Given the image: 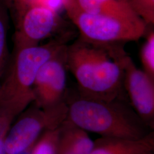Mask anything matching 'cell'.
I'll return each instance as SVG.
<instances>
[{
	"label": "cell",
	"instance_id": "obj_6",
	"mask_svg": "<svg viewBox=\"0 0 154 154\" xmlns=\"http://www.w3.org/2000/svg\"><path fill=\"white\" fill-rule=\"evenodd\" d=\"M15 18L14 50L39 45L61 32L64 26L58 14L41 5L25 6L11 9Z\"/></svg>",
	"mask_w": 154,
	"mask_h": 154
},
{
	"label": "cell",
	"instance_id": "obj_15",
	"mask_svg": "<svg viewBox=\"0 0 154 154\" xmlns=\"http://www.w3.org/2000/svg\"><path fill=\"white\" fill-rule=\"evenodd\" d=\"M132 11L147 25H154V0H126Z\"/></svg>",
	"mask_w": 154,
	"mask_h": 154
},
{
	"label": "cell",
	"instance_id": "obj_9",
	"mask_svg": "<svg viewBox=\"0 0 154 154\" xmlns=\"http://www.w3.org/2000/svg\"><path fill=\"white\" fill-rule=\"evenodd\" d=\"M154 132L132 139L100 137L94 141L91 154H147L153 152Z\"/></svg>",
	"mask_w": 154,
	"mask_h": 154
},
{
	"label": "cell",
	"instance_id": "obj_16",
	"mask_svg": "<svg viewBox=\"0 0 154 154\" xmlns=\"http://www.w3.org/2000/svg\"><path fill=\"white\" fill-rule=\"evenodd\" d=\"M0 154H7L6 151L5 138L0 137Z\"/></svg>",
	"mask_w": 154,
	"mask_h": 154
},
{
	"label": "cell",
	"instance_id": "obj_18",
	"mask_svg": "<svg viewBox=\"0 0 154 154\" xmlns=\"http://www.w3.org/2000/svg\"><path fill=\"white\" fill-rule=\"evenodd\" d=\"M154 154L153 152H151V153H149V154Z\"/></svg>",
	"mask_w": 154,
	"mask_h": 154
},
{
	"label": "cell",
	"instance_id": "obj_5",
	"mask_svg": "<svg viewBox=\"0 0 154 154\" xmlns=\"http://www.w3.org/2000/svg\"><path fill=\"white\" fill-rule=\"evenodd\" d=\"M66 103L49 109H42L33 102L12 124L5 139L7 154H17L32 147L47 130L61 126L66 120Z\"/></svg>",
	"mask_w": 154,
	"mask_h": 154
},
{
	"label": "cell",
	"instance_id": "obj_2",
	"mask_svg": "<svg viewBox=\"0 0 154 154\" xmlns=\"http://www.w3.org/2000/svg\"><path fill=\"white\" fill-rule=\"evenodd\" d=\"M72 33L65 32L43 45L14 50L0 83V109L15 118L34 102L33 86L39 68L66 46Z\"/></svg>",
	"mask_w": 154,
	"mask_h": 154
},
{
	"label": "cell",
	"instance_id": "obj_14",
	"mask_svg": "<svg viewBox=\"0 0 154 154\" xmlns=\"http://www.w3.org/2000/svg\"><path fill=\"white\" fill-rule=\"evenodd\" d=\"M146 39L140 51L143 70L154 79V30L146 32Z\"/></svg>",
	"mask_w": 154,
	"mask_h": 154
},
{
	"label": "cell",
	"instance_id": "obj_4",
	"mask_svg": "<svg viewBox=\"0 0 154 154\" xmlns=\"http://www.w3.org/2000/svg\"><path fill=\"white\" fill-rule=\"evenodd\" d=\"M65 9L86 41L98 44H123L138 41L147 30L144 22H132L82 11L69 0Z\"/></svg>",
	"mask_w": 154,
	"mask_h": 154
},
{
	"label": "cell",
	"instance_id": "obj_13",
	"mask_svg": "<svg viewBox=\"0 0 154 154\" xmlns=\"http://www.w3.org/2000/svg\"><path fill=\"white\" fill-rule=\"evenodd\" d=\"M59 127L43 132L34 144L31 154H57Z\"/></svg>",
	"mask_w": 154,
	"mask_h": 154
},
{
	"label": "cell",
	"instance_id": "obj_17",
	"mask_svg": "<svg viewBox=\"0 0 154 154\" xmlns=\"http://www.w3.org/2000/svg\"><path fill=\"white\" fill-rule=\"evenodd\" d=\"M33 146H32V147H31L30 148L28 149H26V150H25V151H23V152H20V153L17 154H31L32 149Z\"/></svg>",
	"mask_w": 154,
	"mask_h": 154
},
{
	"label": "cell",
	"instance_id": "obj_10",
	"mask_svg": "<svg viewBox=\"0 0 154 154\" xmlns=\"http://www.w3.org/2000/svg\"><path fill=\"white\" fill-rule=\"evenodd\" d=\"M94 141L88 132L65 120L59 127L57 154H91Z\"/></svg>",
	"mask_w": 154,
	"mask_h": 154
},
{
	"label": "cell",
	"instance_id": "obj_12",
	"mask_svg": "<svg viewBox=\"0 0 154 154\" xmlns=\"http://www.w3.org/2000/svg\"><path fill=\"white\" fill-rule=\"evenodd\" d=\"M9 11L4 0H0V83L8 65V31Z\"/></svg>",
	"mask_w": 154,
	"mask_h": 154
},
{
	"label": "cell",
	"instance_id": "obj_3",
	"mask_svg": "<svg viewBox=\"0 0 154 154\" xmlns=\"http://www.w3.org/2000/svg\"><path fill=\"white\" fill-rule=\"evenodd\" d=\"M66 120L87 132L101 137L137 139L148 128L135 112L120 98L103 100L78 94L65 99Z\"/></svg>",
	"mask_w": 154,
	"mask_h": 154
},
{
	"label": "cell",
	"instance_id": "obj_7",
	"mask_svg": "<svg viewBox=\"0 0 154 154\" xmlns=\"http://www.w3.org/2000/svg\"><path fill=\"white\" fill-rule=\"evenodd\" d=\"M67 46L46 61L36 75L34 103L42 109L54 108L65 102Z\"/></svg>",
	"mask_w": 154,
	"mask_h": 154
},
{
	"label": "cell",
	"instance_id": "obj_11",
	"mask_svg": "<svg viewBox=\"0 0 154 154\" xmlns=\"http://www.w3.org/2000/svg\"><path fill=\"white\" fill-rule=\"evenodd\" d=\"M82 11L132 22H143L126 0H72Z\"/></svg>",
	"mask_w": 154,
	"mask_h": 154
},
{
	"label": "cell",
	"instance_id": "obj_8",
	"mask_svg": "<svg viewBox=\"0 0 154 154\" xmlns=\"http://www.w3.org/2000/svg\"><path fill=\"white\" fill-rule=\"evenodd\" d=\"M123 88L132 109L148 128L154 127V79L137 67L126 54L123 60Z\"/></svg>",
	"mask_w": 154,
	"mask_h": 154
},
{
	"label": "cell",
	"instance_id": "obj_1",
	"mask_svg": "<svg viewBox=\"0 0 154 154\" xmlns=\"http://www.w3.org/2000/svg\"><path fill=\"white\" fill-rule=\"evenodd\" d=\"M126 54L122 44H98L79 38L67 45L66 66L77 81L79 94L107 101L120 98Z\"/></svg>",
	"mask_w": 154,
	"mask_h": 154
}]
</instances>
